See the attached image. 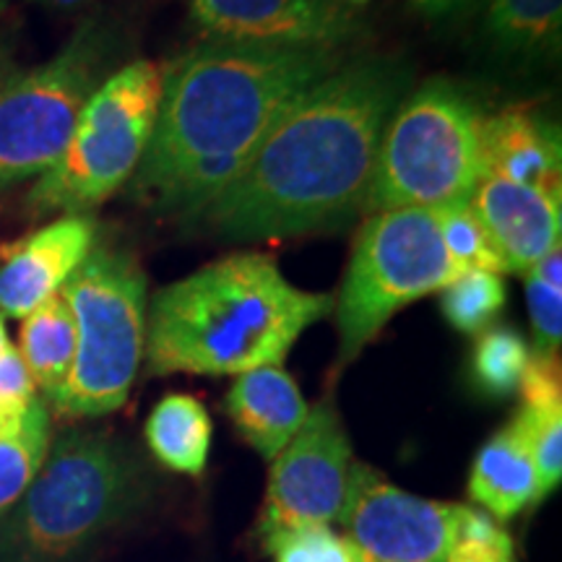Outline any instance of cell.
I'll return each instance as SVG.
<instances>
[{"label":"cell","mask_w":562,"mask_h":562,"mask_svg":"<svg viewBox=\"0 0 562 562\" xmlns=\"http://www.w3.org/2000/svg\"><path fill=\"white\" fill-rule=\"evenodd\" d=\"M406 83L391 63H341L286 108L201 220L229 240H273L360 214Z\"/></svg>","instance_id":"obj_1"},{"label":"cell","mask_w":562,"mask_h":562,"mask_svg":"<svg viewBox=\"0 0 562 562\" xmlns=\"http://www.w3.org/2000/svg\"><path fill=\"white\" fill-rule=\"evenodd\" d=\"M341 66L339 50L209 37L172 63L157 121L128 180L140 206L201 216L302 91Z\"/></svg>","instance_id":"obj_2"},{"label":"cell","mask_w":562,"mask_h":562,"mask_svg":"<svg viewBox=\"0 0 562 562\" xmlns=\"http://www.w3.org/2000/svg\"><path fill=\"white\" fill-rule=\"evenodd\" d=\"M331 294L294 286L263 252H232L154 294L146 360L154 375H243L286 360Z\"/></svg>","instance_id":"obj_3"},{"label":"cell","mask_w":562,"mask_h":562,"mask_svg":"<svg viewBox=\"0 0 562 562\" xmlns=\"http://www.w3.org/2000/svg\"><path fill=\"white\" fill-rule=\"evenodd\" d=\"M484 112L451 81H427L385 125L362 211L469 203L484 178Z\"/></svg>","instance_id":"obj_4"},{"label":"cell","mask_w":562,"mask_h":562,"mask_svg":"<svg viewBox=\"0 0 562 562\" xmlns=\"http://www.w3.org/2000/svg\"><path fill=\"white\" fill-rule=\"evenodd\" d=\"M76 323V362L55 409L102 417L128 402L146 349V277L131 252L94 245L63 286Z\"/></svg>","instance_id":"obj_5"},{"label":"cell","mask_w":562,"mask_h":562,"mask_svg":"<svg viewBox=\"0 0 562 562\" xmlns=\"http://www.w3.org/2000/svg\"><path fill=\"white\" fill-rule=\"evenodd\" d=\"M136 467L102 432L53 442L13 518V542L34 560H63L121 521L136 503Z\"/></svg>","instance_id":"obj_6"},{"label":"cell","mask_w":562,"mask_h":562,"mask_svg":"<svg viewBox=\"0 0 562 562\" xmlns=\"http://www.w3.org/2000/svg\"><path fill=\"white\" fill-rule=\"evenodd\" d=\"M467 271L446 250L435 209L370 214L357 232L336 307L339 362L355 360L398 311Z\"/></svg>","instance_id":"obj_7"},{"label":"cell","mask_w":562,"mask_h":562,"mask_svg":"<svg viewBox=\"0 0 562 562\" xmlns=\"http://www.w3.org/2000/svg\"><path fill=\"white\" fill-rule=\"evenodd\" d=\"M161 81L157 63L136 60L97 87L66 151L34 182V214H87L133 178L157 121Z\"/></svg>","instance_id":"obj_8"},{"label":"cell","mask_w":562,"mask_h":562,"mask_svg":"<svg viewBox=\"0 0 562 562\" xmlns=\"http://www.w3.org/2000/svg\"><path fill=\"white\" fill-rule=\"evenodd\" d=\"M104 68L108 37L87 21L53 60L0 81V193L60 159Z\"/></svg>","instance_id":"obj_9"},{"label":"cell","mask_w":562,"mask_h":562,"mask_svg":"<svg viewBox=\"0 0 562 562\" xmlns=\"http://www.w3.org/2000/svg\"><path fill=\"white\" fill-rule=\"evenodd\" d=\"M351 442L331 398L307 412L290 446L271 461L261 539L300 526H328L339 516L349 487Z\"/></svg>","instance_id":"obj_10"},{"label":"cell","mask_w":562,"mask_h":562,"mask_svg":"<svg viewBox=\"0 0 562 562\" xmlns=\"http://www.w3.org/2000/svg\"><path fill=\"white\" fill-rule=\"evenodd\" d=\"M459 513L461 505L425 501L355 461L336 521L372 562H446Z\"/></svg>","instance_id":"obj_11"},{"label":"cell","mask_w":562,"mask_h":562,"mask_svg":"<svg viewBox=\"0 0 562 562\" xmlns=\"http://www.w3.org/2000/svg\"><path fill=\"white\" fill-rule=\"evenodd\" d=\"M191 13L209 37L256 45L341 50L360 32L339 0H191Z\"/></svg>","instance_id":"obj_12"},{"label":"cell","mask_w":562,"mask_h":562,"mask_svg":"<svg viewBox=\"0 0 562 562\" xmlns=\"http://www.w3.org/2000/svg\"><path fill=\"white\" fill-rule=\"evenodd\" d=\"M97 227L87 214H63L21 237L0 258V313L26 315L63 292L66 281L94 248Z\"/></svg>","instance_id":"obj_13"},{"label":"cell","mask_w":562,"mask_h":562,"mask_svg":"<svg viewBox=\"0 0 562 562\" xmlns=\"http://www.w3.org/2000/svg\"><path fill=\"white\" fill-rule=\"evenodd\" d=\"M562 195L518 186L503 178H482L472 195L490 240L508 273H526L539 258L560 245Z\"/></svg>","instance_id":"obj_14"},{"label":"cell","mask_w":562,"mask_h":562,"mask_svg":"<svg viewBox=\"0 0 562 562\" xmlns=\"http://www.w3.org/2000/svg\"><path fill=\"white\" fill-rule=\"evenodd\" d=\"M482 154L484 178L492 175L550 195L562 193L558 131L531 110L508 108L484 117Z\"/></svg>","instance_id":"obj_15"},{"label":"cell","mask_w":562,"mask_h":562,"mask_svg":"<svg viewBox=\"0 0 562 562\" xmlns=\"http://www.w3.org/2000/svg\"><path fill=\"white\" fill-rule=\"evenodd\" d=\"M224 406L248 446L266 461H273L290 446L311 412L300 385L281 364L237 375Z\"/></svg>","instance_id":"obj_16"},{"label":"cell","mask_w":562,"mask_h":562,"mask_svg":"<svg viewBox=\"0 0 562 562\" xmlns=\"http://www.w3.org/2000/svg\"><path fill=\"white\" fill-rule=\"evenodd\" d=\"M469 495L492 513L495 521H510L539 501L537 467L516 419L508 422L476 453L472 476H469Z\"/></svg>","instance_id":"obj_17"},{"label":"cell","mask_w":562,"mask_h":562,"mask_svg":"<svg viewBox=\"0 0 562 562\" xmlns=\"http://www.w3.org/2000/svg\"><path fill=\"white\" fill-rule=\"evenodd\" d=\"M524 406L516 414L539 476V501L562 480V383L558 357H531L521 381Z\"/></svg>","instance_id":"obj_18"},{"label":"cell","mask_w":562,"mask_h":562,"mask_svg":"<svg viewBox=\"0 0 562 562\" xmlns=\"http://www.w3.org/2000/svg\"><path fill=\"white\" fill-rule=\"evenodd\" d=\"M21 321L24 323L19 331V357L30 370L34 385L55 402L66 389L76 362V323L68 302L60 292Z\"/></svg>","instance_id":"obj_19"},{"label":"cell","mask_w":562,"mask_h":562,"mask_svg":"<svg viewBox=\"0 0 562 562\" xmlns=\"http://www.w3.org/2000/svg\"><path fill=\"white\" fill-rule=\"evenodd\" d=\"M211 417L199 398L172 393L154 406L146 419V442L157 461L180 474L199 476L211 451Z\"/></svg>","instance_id":"obj_20"},{"label":"cell","mask_w":562,"mask_h":562,"mask_svg":"<svg viewBox=\"0 0 562 562\" xmlns=\"http://www.w3.org/2000/svg\"><path fill=\"white\" fill-rule=\"evenodd\" d=\"M562 0H490L487 34L510 55L558 50Z\"/></svg>","instance_id":"obj_21"},{"label":"cell","mask_w":562,"mask_h":562,"mask_svg":"<svg viewBox=\"0 0 562 562\" xmlns=\"http://www.w3.org/2000/svg\"><path fill=\"white\" fill-rule=\"evenodd\" d=\"M47 451H50V414L37 396L19 427L0 435V513L24 497Z\"/></svg>","instance_id":"obj_22"},{"label":"cell","mask_w":562,"mask_h":562,"mask_svg":"<svg viewBox=\"0 0 562 562\" xmlns=\"http://www.w3.org/2000/svg\"><path fill=\"white\" fill-rule=\"evenodd\" d=\"M505 305L503 273L467 269L442 290L440 311L456 331L482 334Z\"/></svg>","instance_id":"obj_23"},{"label":"cell","mask_w":562,"mask_h":562,"mask_svg":"<svg viewBox=\"0 0 562 562\" xmlns=\"http://www.w3.org/2000/svg\"><path fill=\"white\" fill-rule=\"evenodd\" d=\"M533 351L521 336L510 328H490L482 334L474 349V381L490 396H508L521 389V381L529 370Z\"/></svg>","instance_id":"obj_24"},{"label":"cell","mask_w":562,"mask_h":562,"mask_svg":"<svg viewBox=\"0 0 562 562\" xmlns=\"http://www.w3.org/2000/svg\"><path fill=\"white\" fill-rule=\"evenodd\" d=\"M435 214H438L442 245L451 252L456 263L463 266V269L508 273L495 243L490 240L487 229H484L482 220L476 216L472 201L435 209Z\"/></svg>","instance_id":"obj_25"},{"label":"cell","mask_w":562,"mask_h":562,"mask_svg":"<svg viewBox=\"0 0 562 562\" xmlns=\"http://www.w3.org/2000/svg\"><path fill=\"white\" fill-rule=\"evenodd\" d=\"M273 562H355L357 547L328 526H300L263 539Z\"/></svg>","instance_id":"obj_26"},{"label":"cell","mask_w":562,"mask_h":562,"mask_svg":"<svg viewBox=\"0 0 562 562\" xmlns=\"http://www.w3.org/2000/svg\"><path fill=\"white\" fill-rule=\"evenodd\" d=\"M446 562H513V542L487 513L461 505Z\"/></svg>","instance_id":"obj_27"},{"label":"cell","mask_w":562,"mask_h":562,"mask_svg":"<svg viewBox=\"0 0 562 562\" xmlns=\"http://www.w3.org/2000/svg\"><path fill=\"white\" fill-rule=\"evenodd\" d=\"M526 305L533 328V357H558L562 344V286H550L526 273Z\"/></svg>","instance_id":"obj_28"},{"label":"cell","mask_w":562,"mask_h":562,"mask_svg":"<svg viewBox=\"0 0 562 562\" xmlns=\"http://www.w3.org/2000/svg\"><path fill=\"white\" fill-rule=\"evenodd\" d=\"M419 5V11L430 19H446L451 13L461 11L463 5L472 3V0H414Z\"/></svg>","instance_id":"obj_29"},{"label":"cell","mask_w":562,"mask_h":562,"mask_svg":"<svg viewBox=\"0 0 562 562\" xmlns=\"http://www.w3.org/2000/svg\"><path fill=\"white\" fill-rule=\"evenodd\" d=\"M34 3L47 5V9H58V11H76L83 9V5L94 3V0H34Z\"/></svg>","instance_id":"obj_30"},{"label":"cell","mask_w":562,"mask_h":562,"mask_svg":"<svg viewBox=\"0 0 562 562\" xmlns=\"http://www.w3.org/2000/svg\"><path fill=\"white\" fill-rule=\"evenodd\" d=\"M11 349V341H9V331H5V323H3V315H0V357L5 355V351Z\"/></svg>","instance_id":"obj_31"},{"label":"cell","mask_w":562,"mask_h":562,"mask_svg":"<svg viewBox=\"0 0 562 562\" xmlns=\"http://www.w3.org/2000/svg\"><path fill=\"white\" fill-rule=\"evenodd\" d=\"M9 74H11V68H9V55H5L3 45H0V81H3Z\"/></svg>","instance_id":"obj_32"},{"label":"cell","mask_w":562,"mask_h":562,"mask_svg":"<svg viewBox=\"0 0 562 562\" xmlns=\"http://www.w3.org/2000/svg\"><path fill=\"white\" fill-rule=\"evenodd\" d=\"M355 562H372V560L368 558V554H362L360 550H357V558H355Z\"/></svg>","instance_id":"obj_33"},{"label":"cell","mask_w":562,"mask_h":562,"mask_svg":"<svg viewBox=\"0 0 562 562\" xmlns=\"http://www.w3.org/2000/svg\"><path fill=\"white\" fill-rule=\"evenodd\" d=\"M5 5H9V0H0V11H3Z\"/></svg>","instance_id":"obj_34"},{"label":"cell","mask_w":562,"mask_h":562,"mask_svg":"<svg viewBox=\"0 0 562 562\" xmlns=\"http://www.w3.org/2000/svg\"><path fill=\"white\" fill-rule=\"evenodd\" d=\"M349 3H364V0H349Z\"/></svg>","instance_id":"obj_35"}]
</instances>
